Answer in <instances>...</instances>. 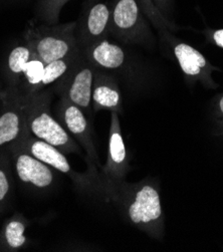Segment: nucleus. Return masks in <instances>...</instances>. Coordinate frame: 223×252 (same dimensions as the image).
Masks as SVG:
<instances>
[{"label":"nucleus","instance_id":"obj_1","mask_svg":"<svg viewBox=\"0 0 223 252\" xmlns=\"http://www.w3.org/2000/svg\"><path fill=\"white\" fill-rule=\"evenodd\" d=\"M110 197L118 202L129 222L136 228L155 239L165 234V217L157 187L150 180L116 187Z\"/></svg>","mask_w":223,"mask_h":252},{"label":"nucleus","instance_id":"obj_2","mask_svg":"<svg viewBox=\"0 0 223 252\" xmlns=\"http://www.w3.org/2000/svg\"><path fill=\"white\" fill-rule=\"evenodd\" d=\"M22 102L30 135L57 147L65 155H81V146L51 113V94L43 90L22 94Z\"/></svg>","mask_w":223,"mask_h":252},{"label":"nucleus","instance_id":"obj_3","mask_svg":"<svg viewBox=\"0 0 223 252\" xmlns=\"http://www.w3.org/2000/svg\"><path fill=\"white\" fill-rule=\"evenodd\" d=\"M76 28L77 21L51 27L32 23L24 34L26 45L45 64L78 57L82 50L76 37Z\"/></svg>","mask_w":223,"mask_h":252},{"label":"nucleus","instance_id":"obj_4","mask_svg":"<svg viewBox=\"0 0 223 252\" xmlns=\"http://www.w3.org/2000/svg\"><path fill=\"white\" fill-rule=\"evenodd\" d=\"M110 34L129 44H151L153 35L138 0H114Z\"/></svg>","mask_w":223,"mask_h":252},{"label":"nucleus","instance_id":"obj_5","mask_svg":"<svg viewBox=\"0 0 223 252\" xmlns=\"http://www.w3.org/2000/svg\"><path fill=\"white\" fill-rule=\"evenodd\" d=\"M14 146L28 151L30 154H32L44 164L48 165L49 167H52L56 171L69 176V178L73 181V183L79 186L82 190L91 191L95 188H101L105 192H107L106 184L104 181H96V179L93 180L92 178H95V175L92 176L77 173L70 166L65 154L57 147L40 139H37L32 135L17 142L16 144H14Z\"/></svg>","mask_w":223,"mask_h":252},{"label":"nucleus","instance_id":"obj_6","mask_svg":"<svg viewBox=\"0 0 223 252\" xmlns=\"http://www.w3.org/2000/svg\"><path fill=\"white\" fill-rule=\"evenodd\" d=\"M96 70L82 54L57 86L61 96L80 107L90 119L94 114L92 94Z\"/></svg>","mask_w":223,"mask_h":252},{"label":"nucleus","instance_id":"obj_7","mask_svg":"<svg viewBox=\"0 0 223 252\" xmlns=\"http://www.w3.org/2000/svg\"><path fill=\"white\" fill-rule=\"evenodd\" d=\"M57 119L66 132L85 150L90 167L94 170L102 169L93 137L92 120L78 106L61 96L57 107Z\"/></svg>","mask_w":223,"mask_h":252},{"label":"nucleus","instance_id":"obj_8","mask_svg":"<svg viewBox=\"0 0 223 252\" xmlns=\"http://www.w3.org/2000/svg\"><path fill=\"white\" fill-rule=\"evenodd\" d=\"M130 169L128 152L122 135L120 117L118 113L112 112L107 161L101 169L102 178L107 186L109 195L116 187L125 181Z\"/></svg>","mask_w":223,"mask_h":252},{"label":"nucleus","instance_id":"obj_9","mask_svg":"<svg viewBox=\"0 0 223 252\" xmlns=\"http://www.w3.org/2000/svg\"><path fill=\"white\" fill-rule=\"evenodd\" d=\"M111 7L105 2H95L77 21L76 37L81 50L107 39L110 35Z\"/></svg>","mask_w":223,"mask_h":252},{"label":"nucleus","instance_id":"obj_10","mask_svg":"<svg viewBox=\"0 0 223 252\" xmlns=\"http://www.w3.org/2000/svg\"><path fill=\"white\" fill-rule=\"evenodd\" d=\"M173 55H174L182 72L192 81L201 82L206 86L212 84L211 70L213 67L206 58L195 47L179 41L170 40Z\"/></svg>","mask_w":223,"mask_h":252},{"label":"nucleus","instance_id":"obj_11","mask_svg":"<svg viewBox=\"0 0 223 252\" xmlns=\"http://www.w3.org/2000/svg\"><path fill=\"white\" fill-rule=\"evenodd\" d=\"M15 171L18 179L37 189H46L55 182L53 168L30 154L28 151L16 147Z\"/></svg>","mask_w":223,"mask_h":252},{"label":"nucleus","instance_id":"obj_12","mask_svg":"<svg viewBox=\"0 0 223 252\" xmlns=\"http://www.w3.org/2000/svg\"><path fill=\"white\" fill-rule=\"evenodd\" d=\"M94 113L109 110L118 114L123 113L122 94L117 80L105 70L96 69L92 94Z\"/></svg>","mask_w":223,"mask_h":252},{"label":"nucleus","instance_id":"obj_13","mask_svg":"<svg viewBox=\"0 0 223 252\" xmlns=\"http://www.w3.org/2000/svg\"><path fill=\"white\" fill-rule=\"evenodd\" d=\"M86 60L96 69L116 70L126 63L127 55L122 46L107 39L98 41L82 50Z\"/></svg>","mask_w":223,"mask_h":252},{"label":"nucleus","instance_id":"obj_14","mask_svg":"<svg viewBox=\"0 0 223 252\" xmlns=\"http://www.w3.org/2000/svg\"><path fill=\"white\" fill-rule=\"evenodd\" d=\"M30 136L26 114H24L22 94L18 92L14 96L11 109L6 110L0 117V146L17 143Z\"/></svg>","mask_w":223,"mask_h":252},{"label":"nucleus","instance_id":"obj_15","mask_svg":"<svg viewBox=\"0 0 223 252\" xmlns=\"http://www.w3.org/2000/svg\"><path fill=\"white\" fill-rule=\"evenodd\" d=\"M81 55H79L78 57H73V58L58 60V61H55L53 63H49L45 64L43 78H42V82H41L42 90L49 85H53L55 83L60 82L68 72V70L73 65L74 62L79 59V57Z\"/></svg>","mask_w":223,"mask_h":252},{"label":"nucleus","instance_id":"obj_16","mask_svg":"<svg viewBox=\"0 0 223 252\" xmlns=\"http://www.w3.org/2000/svg\"><path fill=\"white\" fill-rule=\"evenodd\" d=\"M27 225L20 220H11L5 226L4 236L8 246L12 249H18L27 243L26 232Z\"/></svg>","mask_w":223,"mask_h":252},{"label":"nucleus","instance_id":"obj_17","mask_svg":"<svg viewBox=\"0 0 223 252\" xmlns=\"http://www.w3.org/2000/svg\"><path fill=\"white\" fill-rule=\"evenodd\" d=\"M32 53L27 45H19L14 47L8 57V67L10 71L18 77L22 72L27 63L32 60Z\"/></svg>","mask_w":223,"mask_h":252},{"label":"nucleus","instance_id":"obj_18","mask_svg":"<svg viewBox=\"0 0 223 252\" xmlns=\"http://www.w3.org/2000/svg\"><path fill=\"white\" fill-rule=\"evenodd\" d=\"M69 0H40L37 13L40 19L46 21L49 25L55 24L59 20V15L64 5Z\"/></svg>","mask_w":223,"mask_h":252},{"label":"nucleus","instance_id":"obj_19","mask_svg":"<svg viewBox=\"0 0 223 252\" xmlns=\"http://www.w3.org/2000/svg\"><path fill=\"white\" fill-rule=\"evenodd\" d=\"M9 181L5 172L0 169V201H2L9 192Z\"/></svg>","mask_w":223,"mask_h":252},{"label":"nucleus","instance_id":"obj_20","mask_svg":"<svg viewBox=\"0 0 223 252\" xmlns=\"http://www.w3.org/2000/svg\"><path fill=\"white\" fill-rule=\"evenodd\" d=\"M212 41L219 47L223 48V30H217L211 33Z\"/></svg>","mask_w":223,"mask_h":252},{"label":"nucleus","instance_id":"obj_21","mask_svg":"<svg viewBox=\"0 0 223 252\" xmlns=\"http://www.w3.org/2000/svg\"><path fill=\"white\" fill-rule=\"evenodd\" d=\"M155 5L157 6L158 10L162 13H167L168 12V9H169V5L171 3V0H153Z\"/></svg>","mask_w":223,"mask_h":252},{"label":"nucleus","instance_id":"obj_22","mask_svg":"<svg viewBox=\"0 0 223 252\" xmlns=\"http://www.w3.org/2000/svg\"><path fill=\"white\" fill-rule=\"evenodd\" d=\"M218 107H219V110H220L221 115L223 116V95H222V97H221V98H220V100H219V105H218Z\"/></svg>","mask_w":223,"mask_h":252}]
</instances>
